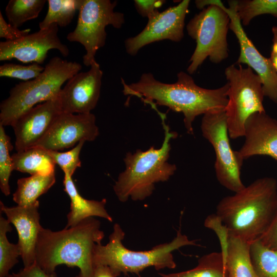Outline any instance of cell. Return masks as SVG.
<instances>
[{"label": "cell", "instance_id": "12", "mask_svg": "<svg viewBox=\"0 0 277 277\" xmlns=\"http://www.w3.org/2000/svg\"><path fill=\"white\" fill-rule=\"evenodd\" d=\"M58 27L56 24H53L18 39L1 42L0 61L15 58L24 63L42 64L51 49H56L64 57L68 56L69 50L57 35Z\"/></svg>", "mask_w": 277, "mask_h": 277}, {"label": "cell", "instance_id": "2", "mask_svg": "<svg viewBox=\"0 0 277 277\" xmlns=\"http://www.w3.org/2000/svg\"><path fill=\"white\" fill-rule=\"evenodd\" d=\"M276 206L277 182L264 177L222 199L215 215L228 235L251 243L265 231Z\"/></svg>", "mask_w": 277, "mask_h": 277}, {"label": "cell", "instance_id": "30", "mask_svg": "<svg viewBox=\"0 0 277 277\" xmlns=\"http://www.w3.org/2000/svg\"><path fill=\"white\" fill-rule=\"evenodd\" d=\"M86 141L82 140L71 150L66 152L47 150L55 164L58 165L64 172L72 176L77 168L81 167V161L80 154Z\"/></svg>", "mask_w": 277, "mask_h": 277}, {"label": "cell", "instance_id": "37", "mask_svg": "<svg viewBox=\"0 0 277 277\" xmlns=\"http://www.w3.org/2000/svg\"><path fill=\"white\" fill-rule=\"evenodd\" d=\"M93 277H115L110 268L104 265H94Z\"/></svg>", "mask_w": 277, "mask_h": 277}, {"label": "cell", "instance_id": "18", "mask_svg": "<svg viewBox=\"0 0 277 277\" xmlns=\"http://www.w3.org/2000/svg\"><path fill=\"white\" fill-rule=\"evenodd\" d=\"M245 141L238 151L244 160L254 155H268L277 161V120L266 112H255L247 120Z\"/></svg>", "mask_w": 277, "mask_h": 277}, {"label": "cell", "instance_id": "17", "mask_svg": "<svg viewBox=\"0 0 277 277\" xmlns=\"http://www.w3.org/2000/svg\"><path fill=\"white\" fill-rule=\"evenodd\" d=\"M39 206L38 201L29 206L12 207H7L0 202L1 212L5 214L17 232V244L21 250L24 267H29L35 262L37 239L43 228L39 222Z\"/></svg>", "mask_w": 277, "mask_h": 277}, {"label": "cell", "instance_id": "9", "mask_svg": "<svg viewBox=\"0 0 277 277\" xmlns=\"http://www.w3.org/2000/svg\"><path fill=\"white\" fill-rule=\"evenodd\" d=\"M116 1L78 0V15L74 30L67 35L68 41L81 44L86 50L83 64L90 66L95 61L97 50L106 43V27L121 28L125 23L123 13L114 11Z\"/></svg>", "mask_w": 277, "mask_h": 277}, {"label": "cell", "instance_id": "19", "mask_svg": "<svg viewBox=\"0 0 277 277\" xmlns=\"http://www.w3.org/2000/svg\"><path fill=\"white\" fill-rule=\"evenodd\" d=\"M211 229L219 239L228 277H256L250 255V243L228 235L220 223L214 224Z\"/></svg>", "mask_w": 277, "mask_h": 277}, {"label": "cell", "instance_id": "8", "mask_svg": "<svg viewBox=\"0 0 277 277\" xmlns=\"http://www.w3.org/2000/svg\"><path fill=\"white\" fill-rule=\"evenodd\" d=\"M232 64L225 70L228 81V103L225 108L229 137L236 139L244 135L247 120L255 112H266L264 94L261 78L249 67Z\"/></svg>", "mask_w": 277, "mask_h": 277}, {"label": "cell", "instance_id": "35", "mask_svg": "<svg viewBox=\"0 0 277 277\" xmlns=\"http://www.w3.org/2000/svg\"><path fill=\"white\" fill-rule=\"evenodd\" d=\"M7 277H58L55 272L48 273L35 262L29 267H24L17 273L9 274Z\"/></svg>", "mask_w": 277, "mask_h": 277}, {"label": "cell", "instance_id": "36", "mask_svg": "<svg viewBox=\"0 0 277 277\" xmlns=\"http://www.w3.org/2000/svg\"><path fill=\"white\" fill-rule=\"evenodd\" d=\"M273 33L272 45L270 59L277 73V26L272 28Z\"/></svg>", "mask_w": 277, "mask_h": 277}, {"label": "cell", "instance_id": "3", "mask_svg": "<svg viewBox=\"0 0 277 277\" xmlns=\"http://www.w3.org/2000/svg\"><path fill=\"white\" fill-rule=\"evenodd\" d=\"M104 237L100 221L93 217L57 231L43 227L37 239L35 262L48 273L64 264L78 267L81 277H93L94 248L101 244Z\"/></svg>", "mask_w": 277, "mask_h": 277}, {"label": "cell", "instance_id": "11", "mask_svg": "<svg viewBox=\"0 0 277 277\" xmlns=\"http://www.w3.org/2000/svg\"><path fill=\"white\" fill-rule=\"evenodd\" d=\"M190 1L183 0L177 5L162 12L159 11L148 18L145 27L136 35L125 41L126 52L135 56L143 47L164 39L179 42L184 37L185 19Z\"/></svg>", "mask_w": 277, "mask_h": 277}, {"label": "cell", "instance_id": "4", "mask_svg": "<svg viewBox=\"0 0 277 277\" xmlns=\"http://www.w3.org/2000/svg\"><path fill=\"white\" fill-rule=\"evenodd\" d=\"M165 138L162 146H153L146 151L136 150L128 152L124 159L125 169L121 172L113 186V190L122 202L129 197L133 201H143L152 193L155 183L168 181L176 170L174 164L168 162L171 145L170 140L177 134L170 132L164 124Z\"/></svg>", "mask_w": 277, "mask_h": 277}, {"label": "cell", "instance_id": "33", "mask_svg": "<svg viewBox=\"0 0 277 277\" xmlns=\"http://www.w3.org/2000/svg\"><path fill=\"white\" fill-rule=\"evenodd\" d=\"M30 29L19 30L5 20L0 11V37L4 38L6 41H13L18 39L29 34Z\"/></svg>", "mask_w": 277, "mask_h": 277}, {"label": "cell", "instance_id": "27", "mask_svg": "<svg viewBox=\"0 0 277 277\" xmlns=\"http://www.w3.org/2000/svg\"><path fill=\"white\" fill-rule=\"evenodd\" d=\"M12 228L7 219L0 217V277H7L9 272L18 262L21 250L18 244L9 242L7 233Z\"/></svg>", "mask_w": 277, "mask_h": 277}, {"label": "cell", "instance_id": "13", "mask_svg": "<svg viewBox=\"0 0 277 277\" xmlns=\"http://www.w3.org/2000/svg\"><path fill=\"white\" fill-rule=\"evenodd\" d=\"M98 134L93 114L62 112L47 134L35 146L48 150L59 151L72 147L82 140L93 141Z\"/></svg>", "mask_w": 277, "mask_h": 277}, {"label": "cell", "instance_id": "15", "mask_svg": "<svg viewBox=\"0 0 277 277\" xmlns=\"http://www.w3.org/2000/svg\"><path fill=\"white\" fill-rule=\"evenodd\" d=\"M103 74L95 60L88 71L79 72L71 77L59 94L62 112L72 114L91 113L100 98Z\"/></svg>", "mask_w": 277, "mask_h": 277}, {"label": "cell", "instance_id": "20", "mask_svg": "<svg viewBox=\"0 0 277 277\" xmlns=\"http://www.w3.org/2000/svg\"><path fill=\"white\" fill-rule=\"evenodd\" d=\"M64 191L70 199V210L68 213L65 228L73 227L88 217L98 216L112 222V217L106 209V199L90 200L83 197L78 193L72 177L64 173Z\"/></svg>", "mask_w": 277, "mask_h": 277}, {"label": "cell", "instance_id": "6", "mask_svg": "<svg viewBox=\"0 0 277 277\" xmlns=\"http://www.w3.org/2000/svg\"><path fill=\"white\" fill-rule=\"evenodd\" d=\"M82 65L55 56L36 78L16 84L0 104V125L12 126L38 103L58 98L62 86L82 69Z\"/></svg>", "mask_w": 277, "mask_h": 277}, {"label": "cell", "instance_id": "5", "mask_svg": "<svg viewBox=\"0 0 277 277\" xmlns=\"http://www.w3.org/2000/svg\"><path fill=\"white\" fill-rule=\"evenodd\" d=\"M125 233L118 224L113 226V231L105 245L96 244L93 250V265L108 266L115 277L121 273H140L146 268L153 267L156 270L174 269L176 264L172 252L188 245H196L179 230L176 236L170 242L158 245L147 251H135L126 248L123 244Z\"/></svg>", "mask_w": 277, "mask_h": 277}, {"label": "cell", "instance_id": "22", "mask_svg": "<svg viewBox=\"0 0 277 277\" xmlns=\"http://www.w3.org/2000/svg\"><path fill=\"white\" fill-rule=\"evenodd\" d=\"M56 181L55 173L49 175L34 174L17 180V188L13 200L17 205L27 206L36 202L47 192Z\"/></svg>", "mask_w": 277, "mask_h": 277}, {"label": "cell", "instance_id": "24", "mask_svg": "<svg viewBox=\"0 0 277 277\" xmlns=\"http://www.w3.org/2000/svg\"><path fill=\"white\" fill-rule=\"evenodd\" d=\"M250 255L256 277H277V250L258 239L250 244Z\"/></svg>", "mask_w": 277, "mask_h": 277}, {"label": "cell", "instance_id": "14", "mask_svg": "<svg viewBox=\"0 0 277 277\" xmlns=\"http://www.w3.org/2000/svg\"><path fill=\"white\" fill-rule=\"evenodd\" d=\"M229 8L223 5L230 22V29L236 36L240 46L236 64H246L261 78L265 96L277 103V73L270 58L263 56L245 33L236 13L235 1H228Z\"/></svg>", "mask_w": 277, "mask_h": 277}, {"label": "cell", "instance_id": "25", "mask_svg": "<svg viewBox=\"0 0 277 277\" xmlns=\"http://www.w3.org/2000/svg\"><path fill=\"white\" fill-rule=\"evenodd\" d=\"M46 0H10L5 13L9 23L18 28L26 22L36 18L44 7Z\"/></svg>", "mask_w": 277, "mask_h": 277}, {"label": "cell", "instance_id": "16", "mask_svg": "<svg viewBox=\"0 0 277 277\" xmlns=\"http://www.w3.org/2000/svg\"><path fill=\"white\" fill-rule=\"evenodd\" d=\"M62 112L58 98L37 105L21 115L13 123L17 152L34 147L47 134Z\"/></svg>", "mask_w": 277, "mask_h": 277}, {"label": "cell", "instance_id": "23", "mask_svg": "<svg viewBox=\"0 0 277 277\" xmlns=\"http://www.w3.org/2000/svg\"><path fill=\"white\" fill-rule=\"evenodd\" d=\"M160 274L162 277H228L225 260L221 251L202 256L199 259L197 265L190 270Z\"/></svg>", "mask_w": 277, "mask_h": 277}, {"label": "cell", "instance_id": "38", "mask_svg": "<svg viewBox=\"0 0 277 277\" xmlns=\"http://www.w3.org/2000/svg\"><path fill=\"white\" fill-rule=\"evenodd\" d=\"M75 277H81L80 275L76 276H75Z\"/></svg>", "mask_w": 277, "mask_h": 277}, {"label": "cell", "instance_id": "1", "mask_svg": "<svg viewBox=\"0 0 277 277\" xmlns=\"http://www.w3.org/2000/svg\"><path fill=\"white\" fill-rule=\"evenodd\" d=\"M176 82L167 84L155 78L151 73H144L138 82L127 84L122 78L123 93L141 98L147 103L168 107L182 112L185 127L189 134H193L192 124L201 114L225 110L227 103L228 84L213 89L197 86L193 78L185 72L177 74Z\"/></svg>", "mask_w": 277, "mask_h": 277}, {"label": "cell", "instance_id": "32", "mask_svg": "<svg viewBox=\"0 0 277 277\" xmlns=\"http://www.w3.org/2000/svg\"><path fill=\"white\" fill-rule=\"evenodd\" d=\"M259 240L267 248L277 250V206L268 226Z\"/></svg>", "mask_w": 277, "mask_h": 277}, {"label": "cell", "instance_id": "34", "mask_svg": "<svg viewBox=\"0 0 277 277\" xmlns=\"http://www.w3.org/2000/svg\"><path fill=\"white\" fill-rule=\"evenodd\" d=\"M166 1L164 0H149V1H134V4L137 12L143 17H149L158 11Z\"/></svg>", "mask_w": 277, "mask_h": 277}, {"label": "cell", "instance_id": "26", "mask_svg": "<svg viewBox=\"0 0 277 277\" xmlns=\"http://www.w3.org/2000/svg\"><path fill=\"white\" fill-rule=\"evenodd\" d=\"M48 9L44 19L39 23V29L53 24L61 27L68 26L78 11V0H48Z\"/></svg>", "mask_w": 277, "mask_h": 277}, {"label": "cell", "instance_id": "7", "mask_svg": "<svg viewBox=\"0 0 277 277\" xmlns=\"http://www.w3.org/2000/svg\"><path fill=\"white\" fill-rule=\"evenodd\" d=\"M195 4L202 10L186 26L188 35L196 43L187 69L189 74L194 73L208 57L219 64L228 56L227 35L230 19L223 4L218 0H197Z\"/></svg>", "mask_w": 277, "mask_h": 277}, {"label": "cell", "instance_id": "21", "mask_svg": "<svg viewBox=\"0 0 277 277\" xmlns=\"http://www.w3.org/2000/svg\"><path fill=\"white\" fill-rule=\"evenodd\" d=\"M13 169L31 175L55 173V163L47 150L34 146L11 155Z\"/></svg>", "mask_w": 277, "mask_h": 277}, {"label": "cell", "instance_id": "29", "mask_svg": "<svg viewBox=\"0 0 277 277\" xmlns=\"http://www.w3.org/2000/svg\"><path fill=\"white\" fill-rule=\"evenodd\" d=\"M12 149L10 137L6 133L4 126L0 125V188L6 196L10 193L9 180L14 170L9 154Z\"/></svg>", "mask_w": 277, "mask_h": 277}, {"label": "cell", "instance_id": "28", "mask_svg": "<svg viewBox=\"0 0 277 277\" xmlns=\"http://www.w3.org/2000/svg\"><path fill=\"white\" fill-rule=\"evenodd\" d=\"M236 13L244 26L248 25L255 16L271 14L277 17V0L235 1Z\"/></svg>", "mask_w": 277, "mask_h": 277}, {"label": "cell", "instance_id": "31", "mask_svg": "<svg viewBox=\"0 0 277 277\" xmlns=\"http://www.w3.org/2000/svg\"><path fill=\"white\" fill-rule=\"evenodd\" d=\"M44 69L45 67L37 63L29 65L5 63L0 66V76L28 81L37 77Z\"/></svg>", "mask_w": 277, "mask_h": 277}, {"label": "cell", "instance_id": "10", "mask_svg": "<svg viewBox=\"0 0 277 277\" xmlns=\"http://www.w3.org/2000/svg\"><path fill=\"white\" fill-rule=\"evenodd\" d=\"M201 128L203 136L214 150L218 182L234 193L243 189L245 186L241 180V170L244 160L231 147L225 110L204 114Z\"/></svg>", "mask_w": 277, "mask_h": 277}]
</instances>
